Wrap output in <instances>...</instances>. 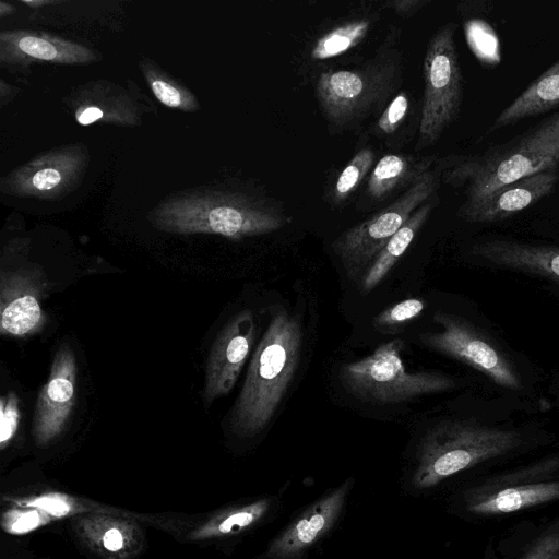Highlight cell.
<instances>
[{
  "label": "cell",
  "instance_id": "cell-1",
  "mask_svg": "<svg viewBox=\"0 0 559 559\" xmlns=\"http://www.w3.org/2000/svg\"><path fill=\"white\" fill-rule=\"evenodd\" d=\"M147 219L170 234L219 235L233 240L271 234L290 221L274 201L218 187L173 193L148 212Z\"/></svg>",
  "mask_w": 559,
  "mask_h": 559
},
{
  "label": "cell",
  "instance_id": "cell-2",
  "mask_svg": "<svg viewBox=\"0 0 559 559\" xmlns=\"http://www.w3.org/2000/svg\"><path fill=\"white\" fill-rule=\"evenodd\" d=\"M302 338L297 316L285 308L273 313L231 411L230 426L235 433L253 437L269 425L298 367Z\"/></svg>",
  "mask_w": 559,
  "mask_h": 559
},
{
  "label": "cell",
  "instance_id": "cell-3",
  "mask_svg": "<svg viewBox=\"0 0 559 559\" xmlns=\"http://www.w3.org/2000/svg\"><path fill=\"white\" fill-rule=\"evenodd\" d=\"M559 165V112L502 144L462 156L444 168L443 180L464 188L465 201Z\"/></svg>",
  "mask_w": 559,
  "mask_h": 559
},
{
  "label": "cell",
  "instance_id": "cell-4",
  "mask_svg": "<svg viewBox=\"0 0 559 559\" xmlns=\"http://www.w3.org/2000/svg\"><path fill=\"white\" fill-rule=\"evenodd\" d=\"M521 442L514 430L473 420H442L420 439L408 486L415 491L433 488L462 471L516 449Z\"/></svg>",
  "mask_w": 559,
  "mask_h": 559
},
{
  "label": "cell",
  "instance_id": "cell-5",
  "mask_svg": "<svg viewBox=\"0 0 559 559\" xmlns=\"http://www.w3.org/2000/svg\"><path fill=\"white\" fill-rule=\"evenodd\" d=\"M386 37L377 55L360 67L321 72L316 95L331 127L344 130L384 109L402 82L400 52Z\"/></svg>",
  "mask_w": 559,
  "mask_h": 559
},
{
  "label": "cell",
  "instance_id": "cell-6",
  "mask_svg": "<svg viewBox=\"0 0 559 559\" xmlns=\"http://www.w3.org/2000/svg\"><path fill=\"white\" fill-rule=\"evenodd\" d=\"M403 342L380 344L372 354L342 366L344 388L358 400L393 404L421 395L452 391L457 381L438 371L409 372L401 359Z\"/></svg>",
  "mask_w": 559,
  "mask_h": 559
},
{
  "label": "cell",
  "instance_id": "cell-7",
  "mask_svg": "<svg viewBox=\"0 0 559 559\" xmlns=\"http://www.w3.org/2000/svg\"><path fill=\"white\" fill-rule=\"evenodd\" d=\"M438 186L436 171H426L396 200L333 241L332 250L349 280L360 283L380 251L411 215L435 198Z\"/></svg>",
  "mask_w": 559,
  "mask_h": 559
},
{
  "label": "cell",
  "instance_id": "cell-8",
  "mask_svg": "<svg viewBox=\"0 0 559 559\" xmlns=\"http://www.w3.org/2000/svg\"><path fill=\"white\" fill-rule=\"evenodd\" d=\"M456 24L440 26L430 37L423 61L424 94L417 147L435 144L456 119L463 78L455 46Z\"/></svg>",
  "mask_w": 559,
  "mask_h": 559
},
{
  "label": "cell",
  "instance_id": "cell-9",
  "mask_svg": "<svg viewBox=\"0 0 559 559\" xmlns=\"http://www.w3.org/2000/svg\"><path fill=\"white\" fill-rule=\"evenodd\" d=\"M439 332L419 335L421 344L484 373L496 384L520 390L522 381L509 356L479 328L460 316L436 311Z\"/></svg>",
  "mask_w": 559,
  "mask_h": 559
},
{
  "label": "cell",
  "instance_id": "cell-10",
  "mask_svg": "<svg viewBox=\"0 0 559 559\" xmlns=\"http://www.w3.org/2000/svg\"><path fill=\"white\" fill-rule=\"evenodd\" d=\"M88 163L90 152L83 143L58 146L3 176L0 190L16 198L60 199L81 185Z\"/></svg>",
  "mask_w": 559,
  "mask_h": 559
},
{
  "label": "cell",
  "instance_id": "cell-11",
  "mask_svg": "<svg viewBox=\"0 0 559 559\" xmlns=\"http://www.w3.org/2000/svg\"><path fill=\"white\" fill-rule=\"evenodd\" d=\"M354 483L348 478L310 503L270 542L260 559H307L342 518Z\"/></svg>",
  "mask_w": 559,
  "mask_h": 559
},
{
  "label": "cell",
  "instance_id": "cell-12",
  "mask_svg": "<svg viewBox=\"0 0 559 559\" xmlns=\"http://www.w3.org/2000/svg\"><path fill=\"white\" fill-rule=\"evenodd\" d=\"M76 360L68 344L55 354L49 377L41 388L33 419V436L37 444L47 445L66 428L74 403Z\"/></svg>",
  "mask_w": 559,
  "mask_h": 559
},
{
  "label": "cell",
  "instance_id": "cell-13",
  "mask_svg": "<svg viewBox=\"0 0 559 559\" xmlns=\"http://www.w3.org/2000/svg\"><path fill=\"white\" fill-rule=\"evenodd\" d=\"M250 310L233 317L216 336L209 354L203 397L206 404L227 394L235 385L255 338Z\"/></svg>",
  "mask_w": 559,
  "mask_h": 559
},
{
  "label": "cell",
  "instance_id": "cell-14",
  "mask_svg": "<svg viewBox=\"0 0 559 559\" xmlns=\"http://www.w3.org/2000/svg\"><path fill=\"white\" fill-rule=\"evenodd\" d=\"M98 60L97 51L46 32L2 31L0 66L8 71H23L33 63L87 64Z\"/></svg>",
  "mask_w": 559,
  "mask_h": 559
},
{
  "label": "cell",
  "instance_id": "cell-15",
  "mask_svg": "<svg viewBox=\"0 0 559 559\" xmlns=\"http://www.w3.org/2000/svg\"><path fill=\"white\" fill-rule=\"evenodd\" d=\"M43 276L35 269L2 271L0 281V332L2 335L29 336L46 321L41 306Z\"/></svg>",
  "mask_w": 559,
  "mask_h": 559
},
{
  "label": "cell",
  "instance_id": "cell-16",
  "mask_svg": "<svg viewBox=\"0 0 559 559\" xmlns=\"http://www.w3.org/2000/svg\"><path fill=\"white\" fill-rule=\"evenodd\" d=\"M558 179L556 168L527 176L475 201H464L459 207L457 214L468 223H491L506 219L549 194Z\"/></svg>",
  "mask_w": 559,
  "mask_h": 559
},
{
  "label": "cell",
  "instance_id": "cell-17",
  "mask_svg": "<svg viewBox=\"0 0 559 559\" xmlns=\"http://www.w3.org/2000/svg\"><path fill=\"white\" fill-rule=\"evenodd\" d=\"M68 106L81 126L108 123L131 127L141 123L138 104L121 86L105 80L80 86L69 96Z\"/></svg>",
  "mask_w": 559,
  "mask_h": 559
},
{
  "label": "cell",
  "instance_id": "cell-18",
  "mask_svg": "<svg viewBox=\"0 0 559 559\" xmlns=\"http://www.w3.org/2000/svg\"><path fill=\"white\" fill-rule=\"evenodd\" d=\"M472 253L495 266L538 275L559 284V246L495 239L476 243Z\"/></svg>",
  "mask_w": 559,
  "mask_h": 559
},
{
  "label": "cell",
  "instance_id": "cell-19",
  "mask_svg": "<svg viewBox=\"0 0 559 559\" xmlns=\"http://www.w3.org/2000/svg\"><path fill=\"white\" fill-rule=\"evenodd\" d=\"M559 107V59L533 82L493 120L489 132L518 123Z\"/></svg>",
  "mask_w": 559,
  "mask_h": 559
},
{
  "label": "cell",
  "instance_id": "cell-20",
  "mask_svg": "<svg viewBox=\"0 0 559 559\" xmlns=\"http://www.w3.org/2000/svg\"><path fill=\"white\" fill-rule=\"evenodd\" d=\"M433 160V156L385 154L374 164L366 192L373 200H383L396 190H406L431 169Z\"/></svg>",
  "mask_w": 559,
  "mask_h": 559
},
{
  "label": "cell",
  "instance_id": "cell-21",
  "mask_svg": "<svg viewBox=\"0 0 559 559\" xmlns=\"http://www.w3.org/2000/svg\"><path fill=\"white\" fill-rule=\"evenodd\" d=\"M559 499V480L502 488L487 496L469 498L466 509L474 514H502Z\"/></svg>",
  "mask_w": 559,
  "mask_h": 559
},
{
  "label": "cell",
  "instance_id": "cell-22",
  "mask_svg": "<svg viewBox=\"0 0 559 559\" xmlns=\"http://www.w3.org/2000/svg\"><path fill=\"white\" fill-rule=\"evenodd\" d=\"M277 502L276 496H265L241 506L231 507L194 531L192 538L227 537L246 532L272 515Z\"/></svg>",
  "mask_w": 559,
  "mask_h": 559
},
{
  "label": "cell",
  "instance_id": "cell-23",
  "mask_svg": "<svg viewBox=\"0 0 559 559\" xmlns=\"http://www.w3.org/2000/svg\"><path fill=\"white\" fill-rule=\"evenodd\" d=\"M436 198L421 204L389 240L380 251L371 266L360 281V290L364 294L371 292L388 275L399 259L406 252L409 245L427 222L431 214Z\"/></svg>",
  "mask_w": 559,
  "mask_h": 559
},
{
  "label": "cell",
  "instance_id": "cell-24",
  "mask_svg": "<svg viewBox=\"0 0 559 559\" xmlns=\"http://www.w3.org/2000/svg\"><path fill=\"white\" fill-rule=\"evenodd\" d=\"M139 67L153 95L160 104L185 112H194L200 108L195 95L152 59L141 58Z\"/></svg>",
  "mask_w": 559,
  "mask_h": 559
},
{
  "label": "cell",
  "instance_id": "cell-25",
  "mask_svg": "<svg viewBox=\"0 0 559 559\" xmlns=\"http://www.w3.org/2000/svg\"><path fill=\"white\" fill-rule=\"evenodd\" d=\"M370 21L359 19L338 25L319 37L310 50L314 60L337 57L356 47L368 34Z\"/></svg>",
  "mask_w": 559,
  "mask_h": 559
},
{
  "label": "cell",
  "instance_id": "cell-26",
  "mask_svg": "<svg viewBox=\"0 0 559 559\" xmlns=\"http://www.w3.org/2000/svg\"><path fill=\"white\" fill-rule=\"evenodd\" d=\"M376 154L371 147L360 148L340 173L332 190L336 203L346 201L371 173Z\"/></svg>",
  "mask_w": 559,
  "mask_h": 559
},
{
  "label": "cell",
  "instance_id": "cell-27",
  "mask_svg": "<svg viewBox=\"0 0 559 559\" xmlns=\"http://www.w3.org/2000/svg\"><path fill=\"white\" fill-rule=\"evenodd\" d=\"M96 533H90V539L96 540L97 548L109 555H122L131 547V526L111 519L96 521Z\"/></svg>",
  "mask_w": 559,
  "mask_h": 559
},
{
  "label": "cell",
  "instance_id": "cell-28",
  "mask_svg": "<svg viewBox=\"0 0 559 559\" xmlns=\"http://www.w3.org/2000/svg\"><path fill=\"white\" fill-rule=\"evenodd\" d=\"M468 45L477 58L487 64L500 60L499 40L490 27L483 21H471L465 26Z\"/></svg>",
  "mask_w": 559,
  "mask_h": 559
},
{
  "label": "cell",
  "instance_id": "cell-29",
  "mask_svg": "<svg viewBox=\"0 0 559 559\" xmlns=\"http://www.w3.org/2000/svg\"><path fill=\"white\" fill-rule=\"evenodd\" d=\"M426 306V300L423 298L404 299L376 316L373 325L381 331H397L407 322L418 318Z\"/></svg>",
  "mask_w": 559,
  "mask_h": 559
},
{
  "label": "cell",
  "instance_id": "cell-30",
  "mask_svg": "<svg viewBox=\"0 0 559 559\" xmlns=\"http://www.w3.org/2000/svg\"><path fill=\"white\" fill-rule=\"evenodd\" d=\"M411 108L409 95L399 92L385 106L376 121L374 129L381 135H392L406 121Z\"/></svg>",
  "mask_w": 559,
  "mask_h": 559
},
{
  "label": "cell",
  "instance_id": "cell-31",
  "mask_svg": "<svg viewBox=\"0 0 559 559\" xmlns=\"http://www.w3.org/2000/svg\"><path fill=\"white\" fill-rule=\"evenodd\" d=\"M19 396L8 392L0 400V445L3 450L14 438L20 424Z\"/></svg>",
  "mask_w": 559,
  "mask_h": 559
},
{
  "label": "cell",
  "instance_id": "cell-32",
  "mask_svg": "<svg viewBox=\"0 0 559 559\" xmlns=\"http://www.w3.org/2000/svg\"><path fill=\"white\" fill-rule=\"evenodd\" d=\"M25 507L36 509L47 516L61 518L74 510L73 501L60 493H48L25 501Z\"/></svg>",
  "mask_w": 559,
  "mask_h": 559
},
{
  "label": "cell",
  "instance_id": "cell-33",
  "mask_svg": "<svg viewBox=\"0 0 559 559\" xmlns=\"http://www.w3.org/2000/svg\"><path fill=\"white\" fill-rule=\"evenodd\" d=\"M522 559H559V524L538 536Z\"/></svg>",
  "mask_w": 559,
  "mask_h": 559
},
{
  "label": "cell",
  "instance_id": "cell-34",
  "mask_svg": "<svg viewBox=\"0 0 559 559\" xmlns=\"http://www.w3.org/2000/svg\"><path fill=\"white\" fill-rule=\"evenodd\" d=\"M47 521V515L36 509L15 510L4 515L3 525L8 532L21 534L34 530Z\"/></svg>",
  "mask_w": 559,
  "mask_h": 559
},
{
  "label": "cell",
  "instance_id": "cell-35",
  "mask_svg": "<svg viewBox=\"0 0 559 559\" xmlns=\"http://www.w3.org/2000/svg\"><path fill=\"white\" fill-rule=\"evenodd\" d=\"M429 0H393L384 4L402 17H409L416 14L421 8L428 4Z\"/></svg>",
  "mask_w": 559,
  "mask_h": 559
},
{
  "label": "cell",
  "instance_id": "cell-36",
  "mask_svg": "<svg viewBox=\"0 0 559 559\" xmlns=\"http://www.w3.org/2000/svg\"><path fill=\"white\" fill-rule=\"evenodd\" d=\"M17 88L12 86L3 79L0 80V104L3 107L5 104L12 100V98L16 95Z\"/></svg>",
  "mask_w": 559,
  "mask_h": 559
},
{
  "label": "cell",
  "instance_id": "cell-37",
  "mask_svg": "<svg viewBox=\"0 0 559 559\" xmlns=\"http://www.w3.org/2000/svg\"><path fill=\"white\" fill-rule=\"evenodd\" d=\"M21 2L31 9H39L40 7L61 3V1L56 0H22Z\"/></svg>",
  "mask_w": 559,
  "mask_h": 559
},
{
  "label": "cell",
  "instance_id": "cell-38",
  "mask_svg": "<svg viewBox=\"0 0 559 559\" xmlns=\"http://www.w3.org/2000/svg\"><path fill=\"white\" fill-rule=\"evenodd\" d=\"M14 10H15V8L12 4L7 3L4 1L0 2V16L1 17L12 14L14 12Z\"/></svg>",
  "mask_w": 559,
  "mask_h": 559
}]
</instances>
